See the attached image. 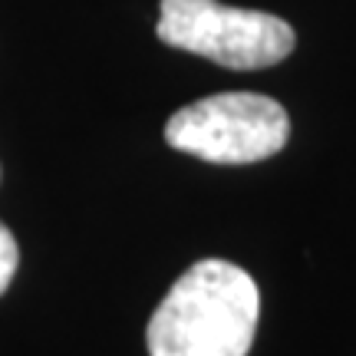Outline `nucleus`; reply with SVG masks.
<instances>
[{"instance_id": "nucleus-1", "label": "nucleus", "mask_w": 356, "mask_h": 356, "mask_svg": "<svg viewBox=\"0 0 356 356\" xmlns=\"http://www.w3.org/2000/svg\"><path fill=\"white\" fill-rule=\"evenodd\" d=\"M261 293L254 277L231 261H198L155 307L149 356H248L254 343Z\"/></svg>"}, {"instance_id": "nucleus-2", "label": "nucleus", "mask_w": 356, "mask_h": 356, "mask_svg": "<svg viewBox=\"0 0 356 356\" xmlns=\"http://www.w3.org/2000/svg\"><path fill=\"white\" fill-rule=\"evenodd\" d=\"M291 139L284 106L261 92H218L181 106L165 122V142L215 165H251L277 155Z\"/></svg>"}, {"instance_id": "nucleus-3", "label": "nucleus", "mask_w": 356, "mask_h": 356, "mask_svg": "<svg viewBox=\"0 0 356 356\" xmlns=\"http://www.w3.org/2000/svg\"><path fill=\"white\" fill-rule=\"evenodd\" d=\"M155 33L175 50L228 70H264L293 53V26L264 10H241L218 0H162Z\"/></svg>"}, {"instance_id": "nucleus-4", "label": "nucleus", "mask_w": 356, "mask_h": 356, "mask_svg": "<svg viewBox=\"0 0 356 356\" xmlns=\"http://www.w3.org/2000/svg\"><path fill=\"white\" fill-rule=\"evenodd\" d=\"M17 261H20V251H17V241H13L10 228L0 221V293L10 287L13 274H17Z\"/></svg>"}]
</instances>
